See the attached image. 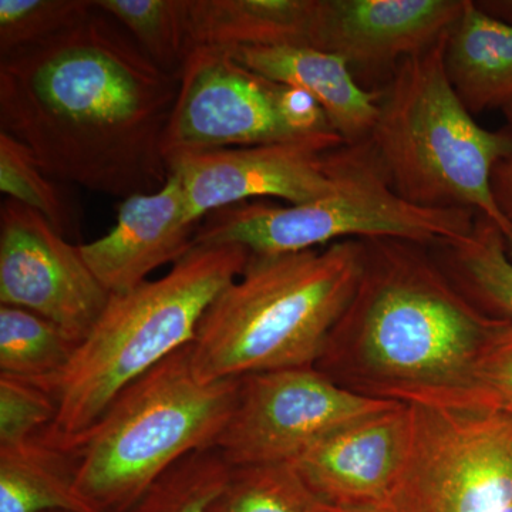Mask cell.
<instances>
[{"instance_id":"6da1fadb","label":"cell","mask_w":512,"mask_h":512,"mask_svg":"<svg viewBox=\"0 0 512 512\" xmlns=\"http://www.w3.org/2000/svg\"><path fill=\"white\" fill-rule=\"evenodd\" d=\"M178 89L180 76L94 6L52 39L0 57V131L53 180L126 200L167 184Z\"/></svg>"},{"instance_id":"7a4b0ae2","label":"cell","mask_w":512,"mask_h":512,"mask_svg":"<svg viewBox=\"0 0 512 512\" xmlns=\"http://www.w3.org/2000/svg\"><path fill=\"white\" fill-rule=\"evenodd\" d=\"M362 241L359 284L315 369L370 399L490 409L481 375L507 318L471 301L429 247Z\"/></svg>"},{"instance_id":"3957f363","label":"cell","mask_w":512,"mask_h":512,"mask_svg":"<svg viewBox=\"0 0 512 512\" xmlns=\"http://www.w3.org/2000/svg\"><path fill=\"white\" fill-rule=\"evenodd\" d=\"M365 245L346 239L291 254L249 256L215 298L191 343L202 383L315 367L362 275Z\"/></svg>"},{"instance_id":"277c9868","label":"cell","mask_w":512,"mask_h":512,"mask_svg":"<svg viewBox=\"0 0 512 512\" xmlns=\"http://www.w3.org/2000/svg\"><path fill=\"white\" fill-rule=\"evenodd\" d=\"M249 256L242 245H195L163 278L111 295L69 366L47 387L57 416L37 437L63 447L89 430L128 384L191 345L202 316Z\"/></svg>"},{"instance_id":"5b68a950","label":"cell","mask_w":512,"mask_h":512,"mask_svg":"<svg viewBox=\"0 0 512 512\" xmlns=\"http://www.w3.org/2000/svg\"><path fill=\"white\" fill-rule=\"evenodd\" d=\"M447 35L397 64L369 141L400 197L476 212L503 232L512 255V227L491 190L495 165L512 154V134L481 127L458 99L444 63Z\"/></svg>"},{"instance_id":"8992f818","label":"cell","mask_w":512,"mask_h":512,"mask_svg":"<svg viewBox=\"0 0 512 512\" xmlns=\"http://www.w3.org/2000/svg\"><path fill=\"white\" fill-rule=\"evenodd\" d=\"M239 380L200 382L188 345L128 384L89 430L60 447L73 454L83 503L127 512L178 461L217 448Z\"/></svg>"},{"instance_id":"52a82bcc","label":"cell","mask_w":512,"mask_h":512,"mask_svg":"<svg viewBox=\"0 0 512 512\" xmlns=\"http://www.w3.org/2000/svg\"><path fill=\"white\" fill-rule=\"evenodd\" d=\"M329 173L335 188L315 201L285 207L255 200L211 212L195 245L237 244L254 255H278L346 239L393 238L433 248L466 238L477 220L470 210H434L404 200L369 140L330 151Z\"/></svg>"},{"instance_id":"ba28073f","label":"cell","mask_w":512,"mask_h":512,"mask_svg":"<svg viewBox=\"0 0 512 512\" xmlns=\"http://www.w3.org/2000/svg\"><path fill=\"white\" fill-rule=\"evenodd\" d=\"M413 407V439L392 498L399 512H501L512 504V416Z\"/></svg>"},{"instance_id":"9c48e42d","label":"cell","mask_w":512,"mask_h":512,"mask_svg":"<svg viewBox=\"0 0 512 512\" xmlns=\"http://www.w3.org/2000/svg\"><path fill=\"white\" fill-rule=\"evenodd\" d=\"M393 404L345 389L315 367L252 373L239 380L217 448L231 467L295 463L332 431Z\"/></svg>"},{"instance_id":"30bf717a","label":"cell","mask_w":512,"mask_h":512,"mask_svg":"<svg viewBox=\"0 0 512 512\" xmlns=\"http://www.w3.org/2000/svg\"><path fill=\"white\" fill-rule=\"evenodd\" d=\"M276 83L222 47L190 50L164 134L165 160L185 154L296 140L276 107Z\"/></svg>"},{"instance_id":"8fae6325","label":"cell","mask_w":512,"mask_h":512,"mask_svg":"<svg viewBox=\"0 0 512 512\" xmlns=\"http://www.w3.org/2000/svg\"><path fill=\"white\" fill-rule=\"evenodd\" d=\"M111 295L84 261L80 245L39 212L6 198L0 207V303L52 320L82 343Z\"/></svg>"},{"instance_id":"7c38bea8","label":"cell","mask_w":512,"mask_h":512,"mask_svg":"<svg viewBox=\"0 0 512 512\" xmlns=\"http://www.w3.org/2000/svg\"><path fill=\"white\" fill-rule=\"evenodd\" d=\"M346 144L336 131L262 146L185 154L168 161L180 180L191 220L239 202L281 198L305 204L335 188L329 154Z\"/></svg>"},{"instance_id":"4fadbf2b","label":"cell","mask_w":512,"mask_h":512,"mask_svg":"<svg viewBox=\"0 0 512 512\" xmlns=\"http://www.w3.org/2000/svg\"><path fill=\"white\" fill-rule=\"evenodd\" d=\"M413 407L393 404L332 431L293 466L328 508L392 503L409 460Z\"/></svg>"},{"instance_id":"5bb4252c","label":"cell","mask_w":512,"mask_h":512,"mask_svg":"<svg viewBox=\"0 0 512 512\" xmlns=\"http://www.w3.org/2000/svg\"><path fill=\"white\" fill-rule=\"evenodd\" d=\"M466 0H316L309 47L357 66L402 63L453 29Z\"/></svg>"},{"instance_id":"9a60e30c","label":"cell","mask_w":512,"mask_h":512,"mask_svg":"<svg viewBox=\"0 0 512 512\" xmlns=\"http://www.w3.org/2000/svg\"><path fill=\"white\" fill-rule=\"evenodd\" d=\"M200 224L191 220L180 180L170 174L161 190L123 200L109 234L80 245V252L103 288L119 295L183 259L195 247Z\"/></svg>"},{"instance_id":"2e32d148","label":"cell","mask_w":512,"mask_h":512,"mask_svg":"<svg viewBox=\"0 0 512 512\" xmlns=\"http://www.w3.org/2000/svg\"><path fill=\"white\" fill-rule=\"evenodd\" d=\"M225 50L265 79L311 94L346 144L369 140L379 116L380 93L360 87L342 57L309 46H241Z\"/></svg>"},{"instance_id":"e0dca14e","label":"cell","mask_w":512,"mask_h":512,"mask_svg":"<svg viewBox=\"0 0 512 512\" xmlns=\"http://www.w3.org/2000/svg\"><path fill=\"white\" fill-rule=\"evenodd\" d=\"M444 63L454 92L473 116L511 103V23L466 0L460 19L448 32Z\"/></svg>"},{"instance_id":"ac0fdd59","label":"cell","mask_w":512,"mask_h":512,"mask_svg":"<svg viewBox=\"0 0 512 512\" xmlns=\"http://www.w3.org/2000/svg\"><path fill=\"white\" fill-rule=\"evenodd\" d=\"M316 0H190V45L308 46Z\"/></svg>"},{"instance_id":"d6986e66","label":"cell","mask_w":512,"mask_h":512,"mask_svg":"<svg viewBox=\"0 0 512 512\" xmlns=\"http://www.w3.org/2000/svg\"><path fill=\"white\" fill-rule=\"evenodd\" d=\"M70 450L39 437L0 447V512H92L74 485Z\"/></svg>"},{"instance_id":"ffe728a7","label":"cell","mask_w":512,"mask_h":512,"mask_svg":"<svg viewBox=\"0 0 512 512\" xmlns=\"http://www.w3.org/2000/svg\"><path fill=\"white\" fill-rule=\"evenodd\" d=\"M437 261L483 311L512 319V258L503 232L477 215L466 238L434 248Z\"/></svg>"},{"instance_id":"44dd1931","label":"cell","mask_w":512,"mask_h":512,"mask_svg":"<svg viewBox=\"0 0 512 512\" xmlns=\"http://www.w3.org/2000/svg\"><path fill=\"white\" fill-rule=\"evenodd\" d=\"M79 343L28 309L0 305V375L42 384L62 375Z\"/></svg>"},{"instance_id":"7402d4cb","label":"cell","mask_w":512,"mask_h":512,"mask_svg":"<svg viewBox=\"0 0 512 512\" xmlns=\"http://www.w3.org/2000/svg\"><path fill=\"white\" fill-rule=\"evenodd\" d=\"M158 67L180 76L190 53V0H97Z\"/></svg>"},{"instance_id":"603a6c76","label":"cell","mask_w":512,"mask_h":512,"mask_svg":"<svg viewBox=\"0 0 512 512\" xmlns=\"http://www.w3.org/2000/svg\"><path fill=\"white\" fill-rule=\"evenodd\" d=\"M292 463L231 467L208 512H328Z\"/></svg>"},{"instance_id":"cb8c5ba5","label":"cell","mask_w":512,"mask_h":512,"mask_svg":"<svg viewBox=\"0 0 512 512\" xmlns=\"http://www.w3.org/2000/svg\"><path fill=\"white\" fill-rule=\"evenodd\" d=\"M229 470L218 448L195 451L165 471L127 512H208Z\"/></svg>"},{"instance_id":"d4e9b609","label":"cell","mask_w":512,"mask_h":512,"mask_svg":"<svg viewBox=\"0 0 512 512\" xmlns=\"http://www.w3.org/2000/svg\"><path fill=\"white\" fill-rule=\"evenodd\" d=\"M0 191L42 214L64 238L79 225L77 211L57 181L39 167L28 148L2 131Z\"/></svg>"},{"instance_id":"484cf974","label":"cell","mask_w":512,"mask_h":512,"mask_svg":"<svg viewBox=\"0 0 512 512\" xmlns=\"http://www.w3.org/2000/svg\"><path fill=\"white\" fill-rule=\"evenodd\" d=\"M93 9L89 0H0V57L52 39Z\"/></svg>"},{"instance_id":"4316f807","label":"cell","mask_w":512,"mask_h":512,"mask_svg":"<svg viewBox=\"0 0 512 512\" xmlns=\"http://www.w3.org/2000/svg\"><path fill=\"white\" fill-rule=\"evenodd\" d=\"M55 394L42 384L0 375V447L23 443L52 426Z\"/></svg>"},{"instance_id":"83f0119b","label":"cell","mask_w":512,"mask_h":512,"mask_svg":"<svg viewBox=\"0 0 512 512\" xmlns=\"http://www.w3.org/2000/svg\"><path fill=\"white\" fill-rule=\"evenodd\" d=\"M485 403L512 416V319L498 332L481 375Z\"/></svg>"},{"instance_id":"f1b7e54d","label":"cell","mask_w":512,"mask_h":512,"mask_svg":"<svg viewBox=\"0 0 512 512\" xmlns=\"http://www.w3.org/2000/svg\"><path fill=\"white\" fill-rule=\"evenodd\" d=\"M275 96L279 116L293 138L335 131L330 126L325 110L305 90L276 83Z\"/></svg>"},{"instance_id":"f546056e","label":"cell","mask_w":512,"mask_h":512,"mask_svg":"<svg viewBox=\"0 0 512 512\" xmlns=\"http://www.w3.org/2000/svg\"><path fill=\"white\" fill-rule=\"evenodd\" d=\"M503 110L512 134V101ZM491 190L498 210L512 227V154L495 165L491 175Z\"/></svg>"},{"instance_id":"4dcf8cb0","label":"cell","mask_w":512,"mask_h":512,"mask_svg":"<svg viewBox=\"0 0 512 512\" xmlns=\"http://www.w3.org/2000/svg\"><path fill=\"white\" fill-rule=\"evenodd\" d=\"M328 512H399L392 504L370 505V507L357 508H329Z\"/></svg>"},{"instance_id":"1f68e13d","label":"cell","mask_w":512,"mask_h":512,"mask_svg":"<svg viewBox=\"0 0 512 512\" xmlns=\"http://www.w3.org/2000/svg\"><path fill=\"white\" fill-rule=\"evenodd\" d=\"M501 512H512V504L508 505V507L505 508V510H503Z\"/></svg>"},{"instance_id":"d6a6232c","label":"cell","mask_w":512,"mask_h":512,"mask_svg":"<svg viewBox=\"0 0 512 512\" xmlns=\"http://www.w3.org/2000/svg\"><path fill=\"white\" fill-rule=\"evenodd\" d=\"M508 8L512 9V2L507 3Z\"/></svg>"},{"instance_id":"836d02e7","label":"cell","mask_w":512,"mask_h":512,"mask_svg":"<svg viewBox=\"0 0 512 512\" xmlns=\"http://www.w3.org/2000/svg\"><path fill=\"white\" fill-rule=\"evenodd\" d=\"M53 512H64V511H53Z\"/></svg>"}]
</instances>
